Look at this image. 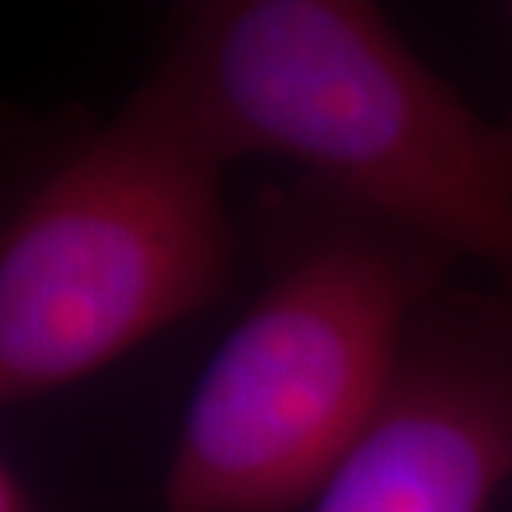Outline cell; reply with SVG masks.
<instances>
[{
  "mask_svg": "<svg viewBox=\"0 0 512 512\" xmlns=\"http://www.w3.org/2000/svg\"><path fill=\"white\" fill-rule=\"evenodd\" d=\"M223 163L137 90L30 183L0 233V399L104 370L230 286Z\"/></svg>",
  "mask_w": 512,
  "mask_h": 512,
  "instance_id": "obj_3",
  "label": "cell"
},
{
  "mask_svg": "<svg viewBox=\"0 0 512 512\" xmlns=\"http://www.w3.org/2000/svg\"><path fill=\"white\" fill-rule=\"evenodd\" d=\"M0 512H37L34 493L14 463H0Z\"/></svg>",
  "mask_w": 512,
  "mask_h": 512,
  "instance_id": "obj_5",
  "label": "cell"
},
{
  "mask_svg": "<svg viewBox=\"0 0 512 512\" xmlns=\"http://www.w3.org/2000/svg\"><path fill=\"white\" fill-rule=\"evenodd\" d=\"M509 24H512V4H509ZM503 124H506V130L512 133V107H509V114L503 117Z\"/></svg>",
  "mask_w": 512,
  "mask_h": 512,
  "instance_id": "obj_6",
  "label": "cell"
},
{
  "mask_svg": "<svg viewBox=\"0 0 512 512\" xmlns=\"http://www.w3.org/2000/svg\"><path fill=\"white\" fill-rule=\"evenodd\" d=\"M266 237L270 276L183 416L170 512H286L320 496L459 260L310 180L270 203Z\"/></svg>",
  "mask_w": 512,
  "mask_h": 512,
  "instance_id": "obj_2",
  "label": "cell"
},
{
  "mask_svg": "<svg viewBox=\"0 0 512 512\" xmlns=\"http://www.w3.org/2000/svg\"><path fill=\"white\" fill-rule=\"evenodd\" d=\"M137 94L217 163L306 180L483 263L512 290V133L363 0H193Z\"/></svg>",
  "mask_w": 512,
  "mask_h": 512,
  "instance_id": "obj_1",
  "label": "cell"
},
{
  "mask_svg": "<svg viewBox=\"0 0 512 512\" xmlns=\"http://www.w3.org/2000/svg\"><path fill=\"white\" fill-rule=\"evenodd\" d=\"M512 479V290L443 286L313 512H489Z\"/></svg>",
  "mask_w": 512,
  "mask_h": 512,
  "instance_id": "obj_4",
  "label": "cell"
}]
</instances>
